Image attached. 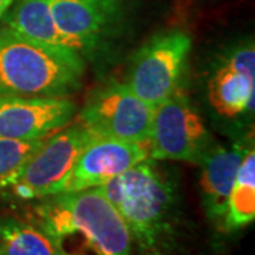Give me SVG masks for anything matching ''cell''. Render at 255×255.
<instances>
[{"instance_id":"obj_17","label":"cell","mask_w":255,"mask_h":255,"mask_svg":"<svg viewBox=\"0 0 255 255\" xmlns=\"http://www.w3.org/2000/svg\"><path fill=\"white\" fill-rule=\"evenodd\" d=\"M11 1H13V0H0V20H1L3 14H4V13L7 11V9L10 7Z\"/></svg>"},{"instance_id":"obj_13","label":"cell","mask_w":255,"mask_h":255,"mask_svg":"<svg viewBox=\"0 0 255 255\" xmlns=\"http://www.w3.org/2000/svg\"><path fill=\"white\" fill-rule=\"evenodd\" d=\"M1 23L33 41L70 48L82 55L80 46L57 26L50 10V0H13L1 17Z\"/></svg>"},{"instance_id":"obj_2","label":"cell","mask_w":255,"mask_h":255,"mask_svg":"<svg viewBox=\"0 0 255 255\" xmlns=\"http://www.w3.org/2000/svg\"><path fill=\"white\" fill-rule=\"evenodd\" d=\"M28 219L63 255H133L127 226L98 187L34 200Z\"/></svg>"},{"instance_id":"obj_5","label":"cell","mask_w":255,"mask_h":255,"mask_svg":"<svg viewBox=\"0 0 255 255\" xmlns=\"http://www.w3.org/2000/svg\"><path fill=\"white\" fill-rule=\"evenodd\" d=\"M97 137L80 122L61 128L40 145L1 189L23 201L55 194L84 149Z\"/></svg>"},{"instance_id":"obj_1","label":"cell","mask_w":255,"mask_h":255,"mask_svg":"<svg viewBox=\"0 0 255 255\" xmlns=\"http://www.w3.org/2000/svg\"><path fill=\"white\" fill-rule=\"evenodd\" d=\"M127 226L133 255L182 254V206L177 182L146 159L98 187Z\"/></svg>"},{"instance_id":"obj_8","label":"cell","mask_w":255,"mask_h":255,"mask_svg":"<svg viewBox=\"0 0 255 255\" xmlns=\"http://www.w3.org/2000/svg\"><path fill=\"white\" fill-rule=\"evenodd\" d=\"M153 110L125 82L112 81L88 95L78 122L98 137L147 143Z\"/></svg>"},{"instance_id":"obj_6","label":"cell","mask_w":255,"mask_h":255,"mask_svg":"<svg viewBox=\"0 0 255 255\" xmlns=\"http://www.w3.org/2000/svg\"><path fill=\"white\" fill-rule=\"evenodd\" d=\"M213 143L201 112L183 87L155 107L147 142L150 159L199 164Z\"/></svg>"},{"instance_id":"obj_4","label":"cell","mask_w":255,"mask_h":255,"mask_svg":"<svg viewBox=\"0 0 255 255\" xmlns=\"http://www.w3.org/2000/svg\"><path fill=\"white\" fill-rule=\"evenodd\" d=\"M190 50L191 37L186 31H160L133 54L124 82L155 108L183 87Z\"/></svg>"},{"instance_id":"obj_14","label":"cell","mask_w":255,"mask_h":255,"mask_svg":"<svg viewBox=\"0 0 255 255\" xmlns=\"http://www.w3.org/2000/svg\"><path fill=\"white\" fill-rule=\"evenodd\" d=\"M255 220V149L247 150L228 194L227 209L221 231L236 233Z\"/></svg>"},{"instance_id":"obj_16","label":"cell","mask_w":255,"mask_h":255,"mask_svg":"<svg viewBox=\"0 0 255 255\" xmlns=\"http://www.w3.org/2000/svg\"><path fill=\"white\" fill-rule=\"evenodd\" d=\"M44 139L18 140L0 137V189L36 152Z\"/></svg>"},{"instance_id":"obj_15","label":"cell","mask_w":255,"mask_h":255,"mask_svg":"<svg viewBox=\"0 0 255 255\" xmlns=\"http://www.w3.org/2000/svg\"><path fill=\"white\" fill-rule=\"evenodd\" d=\"M0 255H63L53 240L31 221L0 219Z\"/></svg>"},{"instance_id":"obj_10","label":"cell","mask_w":255,"mask_h":255,"mask_svg":"<svg viewBox=\"0 0 255 255\" xmlns=\"http://www.w3.org/2000/svg\"><path fill=\"white\" fill-rule=\"evenodd\" d=\"M146 159H149L147 143L97 137L84 149L57 193L101 187Z\"/></svg>"},{"instance_id":"obj_7","label":"cell","mask_w":255,"mask_h":255,"mask_svg":"<svg viewBox=\"0 0 255 255\" xmlns=\"http://www.w3.org/2000/svg\"><path fill=\"white\" fill-rule=\"evenodd\" d=\"M255 47L253 38L224 50L206 80V101L214 117L227 127L254 121Z\"/></svg>"},{"instance_id":"obj_9","label":"cell","mask_w":255,"mask_h":255,"mask_svg":"<svg viewBox=\"0 0 255 255\" xmlns=\"http://www.w3.org/2000/svg\"><path fill=\"white\" fill-rule=\"evenodd\" d=\"M58 28L91 57L105 46L124 20L121 0H50Z\"/></svg>"},{"instance_id":"obj_3","label":"cell","mask_w":255,"mask_h":255,"mask_svg":"<svg viewBox=\"0 0 255 255\" xmlns=\"http://www.w3.org/2000/svg\"><path fill=\"white\" fill-rule=\"evenodd\" d=\"M85 61L70 48L47 46L0 27V95L70 98L82 87Z\"/></svg>"},{"instance_id":"obj_12","label":"cell","mask_w":255,"mask_h":255,"mask_svg":"<svg viewBox=\"0 0 255 255\" xmlns=\"http://www.w3.org/2000/svg\"><path fill=\"white\" fill-rule=\"evenodd\" d=\"M254 145L253 137L236 139L230 143L214 142L200 160V197L209 221L221 231L227 200L238 167L247 150Z\"/></svg>"},{"instance_id":"obj_11","label":"cell","mask_w":255,"mask_h":255,"mask_svg":"<svg viewBox=\"0 0 255 255\" xmlns=\"http://www.w3.org/2000/svg\"><path fill=\"white\" fill-rule=\"evenodd\" d=\"M77 112L70 98L0 95V137L34 140L67 127Z\"/></svg>"}]
</instances>
